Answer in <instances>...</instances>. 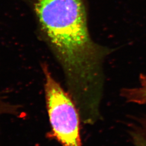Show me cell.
Masks as SVG:
<instances>
[{"label":"cell","instance_id":"cell-1","mask_svg":"<svg viewBox=\"0 0 146 146\" xmlns=\"http://www.w3.org/2000/svg\"><path fill=\"white\" fill-rule=\"evenodd\" d=\"M34 11L42 34L62 67L81 120L94 123L100 115L102 63L110 50L92 39L84 0H36Z\"/></svg>","mask_w":146,"mask_h":146},{"label":"cell","instance_id":"cell-2","mask_svg":"<svg viewBox=\"0 0 146 146\" xmlns=\"http://www.w3.org/2000/svg\"><path fill=\"white\" fill-rule=\"evenodd\" d=\"M45 78L47 111L52 136L62 146H82L81 116L73 98L53 78L46 63L42 66Z\"/></svg>","mask_w":146,"mask_h":146},{"label":"cell","instance_id":"cell-5","mask_svg":"<svg viewBox=\"0 0 146 146\" xmlns=\"http://www.w3.org/2000/svg\"><path fill=\"white\" fill-rule=\"evenodd\" d=\"M1 111H2V105H1V102H0V114L1 113Z\"/></svg>","mask_w":146,"mask_h":146},{"label":"cell","instance_id":"cell-4","mask_svg":"<svg viewBox=\"0 0 146 146\" xmlns=\"http://www.w3.org/2000/svg\"><path fill=\"white\" fill-rule=\"evenodd\" d=\"M132 142L135 146H146V117L135 123L130 130Z\"/></svg>","mask_w":146,"mask_h":146},{"label":"cell","instance_id":"cell-3","mask_svg":"<svg viewBox=\"0 0 146 146\" xmlns=\"http://www.w3.org/2000/svg\"><path fill=\"white\" fill-rule=\"evenodd\" d=\"M140 86L134 88H124L121 91V95L129 102L137 104H146V75H141Z\"/></svg>","mask_w":146,"mask_h":146}]
</instances>
